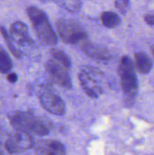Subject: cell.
I'll use <instances>...</instances> for the list:
<instances>
[{
	"instance_id": "6da1fadb",
	"label": "cell",
	"mask_w": 154,
	"mask_h": 155,
	"mask_svg": "<svg viewBox=\"0 0 154 155\" xmlns=\"http://www.w3.org/2000/svg\"><path fill=\"white\" fill-rule=\"evenodd\" d=\"M10 124L17 132L35 133L38 136H46L51 131L52 124L45 118L38 117L31 111L18 110L8 115Z\"/></svg>"
},
{
	"instance_id": "7a4b0ae2",
	"label": "cell",
	"mask_w": 154,
	"mask_h": 155,
	"mask_svg": "<svg viewBox=\"0 0 154 155\" xmlns=\"http://www.w3.org/2000/svg\"><path fill=\"white\" fill-rule=\"evenodd\" d=\"M79 80L83 92L92 98L101 96L108 86L105 74L92 66H85L82 68L79 73Z\"/></svg>"
},
{
	"instance_id": "3957f363",
	"label": "cell",
	"mask_w": 154,
	"mask_h": 155,
	"mask_svg": "<svg viewBox=\"0 0 154 155\" xmlns=\"http://www.w3.org/2000/svg\"><path fill=\"white\" fill-rule=\"evenodd\" d=\"M27 12L41 42L48 46L55 45L57 37L45 12L35 6L27 8Z\"/></svg>"
},
{
	"instance_id": "277c9868",
	"label": "cell",
	"mask_w": 154,
	"mask_h": 155,
	"mask_svg": "<svg viewBox=\"0 0 154 155\" xmlns=\"http://www.w3.org/2000/svg\"><path fill=\"white\" fill-rule=\"evenodd\" d=\"M118 73L120 79L121 88L126 100L129 103H132L137 95L138 85L134 63L130 57L124 55L121 58Z\"/></svg>"
},
{
	"instance_id": "5b68a950",
	"label": "cell",
	"mask_w": 154,
	"mask_h": 155,
	"mask_svg": "<svg viewBox=\"0 0 154 155\" xmlns=\"http://www.w3.org/2000/svg\"><path fill=\"white\" fill-rule=\"evenodd\" d=\"M56 28L61 40L66 44L76 45L87 40V33L84 29L70 20H58Z\"/></svg>"
},
{
	"instance_id": "8992f818",
	"label": "cell",
	"mask_w": 154,
	"mask_h": 155,
	"mask_svg": "<svg viewBox=\"0 0 154 155\" xmlns=\"http://www.w3.org/2000/svg\"><path fill=\"white\" fill-rule=\"evenodd\" d=\"M40 104L47 111L53 114L61 116L65 112V106L60 96L48 86H45L39 94Z\"/></svg>"
},
{
	"instance_id": "52a82bcc",
	"label": "cell",
	"mask_w": 154,
	"mask_h": 155,
	"mask_svg": "<svg viewBox=\"0 0 154 155\" xmlns=\"http://www.w3.org/2000/svg\"><path fill=\"white\" fill-rule=\"evenodd\" d=\"M34 145L32 136L29 133L16 132L11 135L5 142V148L9 154H15L30 149Z\"/></svg>"
},
{
	"instance_id": "ba28073f",
	"label": "cell",
	"mask_w": 154,
	"mask_h": 155,
	"mask_svg": "<svg viewBox=\"0 0 154 155\" xmlns=\"http://www.w3.org/2000/svg\"><path fill=\"white\" fill-rule=\"evenodd\" d=\"M45 70L51 80L63 87V89H71V80L67 70L56 62L54 60H49L45 64Z\"/></svg>"
},
{
	"instance_id": "9c48e42d",
	"label": "cell",
	"mask_w": 154,
	"mask_h": 155,
	"mask_svg": "<svg viewBox=\"0 0 154 155\" xmlns=\"http://www.w3.org/2000/svg\"><path fill=\"white\" fill-rule=\"evenodd\" d=\"M34 149L38 155H64L63 144L56 140H39L34 144Z\"/></svg>"
},
{
	"instance_id": "30bf717a",
	"label": "cell",
	"mask_w": 154,
	"mask_h": 155,
	"mask_svg": "<svg viewBox=\"0 0 154 155\" xmlns=\"http://www.w3.org/2000/svg\"><path fill=\"white\" fill-rule=\"evenodd\" d=\"M80 48L88 57L98 61H108L111 58V54L104 47L87 40L82 42Z\"/></svg>"
},
{
	"instance_id": "8fae6325",
	"label": "cell",
	"mask_w": 154,
	"mask_h": 155,
	"mask_svg": "<svg viewBox=\"0 0 154 155\" xmlns=\"http://www.w3.org/2000/svg\"><path fill=\"white\" fill-rule=\"evenodd\" d=\"M10 33L12 39L21 46H29L33 44L27 26L21 21H15L11 25Z\"/></svg>"
},
{
	"instance_id": "7c38bea8",
	"label": "cell",
	"mask_w": 154,
	"mask_h": 155,
	"mask_svg": "<svg viewBox=\"0 0 154 155\" xmlns=\"http://www.w3.org/2000/svg\"><path fill=\"white\" fill-rule=\"evenodd\" d=\"M134 66L140 74H146L150 71L152 63L146 53L136 52L134 54Z\"/></svg>"
},
{
	"instance_id": "4fadbf2b",
	"label": "cell",
	"mask_w": 154,
	"mask_h": 155,
	"mask_svg": "<svg viewBox=\"0 0 154 155\" xmlns=\"http://www.w3.org/2000/svg\"><path fill=\"white\" fill-rule=\"evenodd\" d=\"M101 19L103 25L107 28H115L121 23V19L119 15L113 12H103Z\"/></svg>"
},
{
	"instance_id": "5bb4252c",
	"label": "cell",
	"mask_w": 154,
	"mask_h": 155,
	"mask_svg": "<svg viewBox=\"0 0 154 155\" xmlns=\"http://www.w3.org/2000/svg\"><path fill=\"white\" fill-rule=\"evenodd\" d=\"M51 55H52L53 59H54L56 62L60 64L61 66H63V68H66V70H69V68H70L71 61L70 59H69V56H68L66 53L63 52L61 50L52 48V49L51 50Z\"/></svg>"
},
{
	"instance_id": "9a60e30c",
	"label": "cell",
	"mask_w": 154,
	"mask_h": 155,
	"mask_svg": "<svg viewBox=\"0 0 154 155\" xmlns=\"http://www.w3.org/2000/svg\"><path fill=\"white\" fill-rule=\"evenodd\" d=\"M13 67L11 59L7 52L0 48V73L7 74L11 71Z\"/></svg>"
},
{
	"instance_id": "2e32d148",
	"label": "cell",
	"mask_w": 154,
	"mask_h": 155,
	"mask_svg": "<svg viewBox=\"0 0 154 155\" xmlns=\"http://www.w3.org/2000/svg\"><path fill=\"white\" fill-rule=\"evenodd\" d=\"M0 33H1L2 36L4 38L5 41L6 42V45H7L8 48H9V50L11 51V52L12 53L14 56L17 58H20L21 56V53L19 50H18L16 48V47L14 46L13 43V39H12L11 36L9 35V33H8L7 30L4 28L3 27H0Z\"/></svg>"
},
{
	"instance_id": "e0dca14e",
	"label": "cell",
	"mask_w": 154,
	"mask_h": 155,
	"mask_svg": "<svg viewBox=\"0 0 154 155\" xmlns=\"http://www.w3.org/2000/svg\"><path fill=\"white\" fill-rule=\"evenodd\" d=\"M58 4L63 6V8L68 10L69 12H76L80 9L82 5V2L80 1H75V0H71V1H59Z\"/></svg>"
},
{
	"instance_id": "ac0fdd59",
	"label": "cell",
	"mask_w": 154,
	"mask_h": 155,
	"mask_svg": "<svg viewBox=\"0 0 154 155\" xmlns=\"http://www.w3.org/2000/svg\"><path fill=\"white\" fill-rule=\"evenodd\" d=\"M128 4H129V2L126 1V0H123V1L119 0V1L115 2V5H116V7L119 11H121L122 14L126 13L127 8L128 7Z\"/></svg>"
},
{
	"instance_id": "d6986e66",
	"label": "cell",
	"mask_w": 154,
	"mask_h": 155,
	"mask_svg": "<svg viewBox=\"0 0 154 155\" xmlns=\"http://www.w3.org/2000/svg\"><path fill=\"white\" fill-rule=\"evenodd\" d=\"M7 80L11 83H15L18 80V76L14 73H10L8 74Z\"/></svg>"
},
{
	"instance_id": "ffe728a7",
	"label": "cell",
	"mask_w": 154,
	"mask_h": 155,
	"mask_svg": "<svg viewBox=\"0 0 154 155\" xmlns=\"http://www.w3.org/2000/svg\"><path fill=\"white\" fill-rule=\"evenodd\" d=\"M144 21H146V24H148L149 25H152L153 26L154 25V14L153 15H152V14H150V15H146V16L144 17Z\"/></svg>"
},
{
	"instance_id": "44dd1931",
	"label": "cell",
	"mask_w": 154,
	"mask_h": 155,
	"mask_svg": "<svg viewBox=\"0 0 154 155\" xmlns=\"http://www.w3.org/2000/svg\"><path fill=\"white\" fill-rule=\"evenodd\" d=\"M0 155H3L2 150V148H1V143H0Z\"/></svg>"
},
{
	"instance_id": "7402d4cb",
	"label": "cell",
	"mask_w": 154,
	"mask_h": 155,
	"mask_svg": "<svg viewBox=\"0 0 154 155\" xmlns=\"http://www.w3.org/2000/svg\"><path fill=\"white\" fill-rule=\"evenodd\" d=\"M152 52H153V54H154V48H153V49H152Z\"/></svg>"
}]
</instances>
